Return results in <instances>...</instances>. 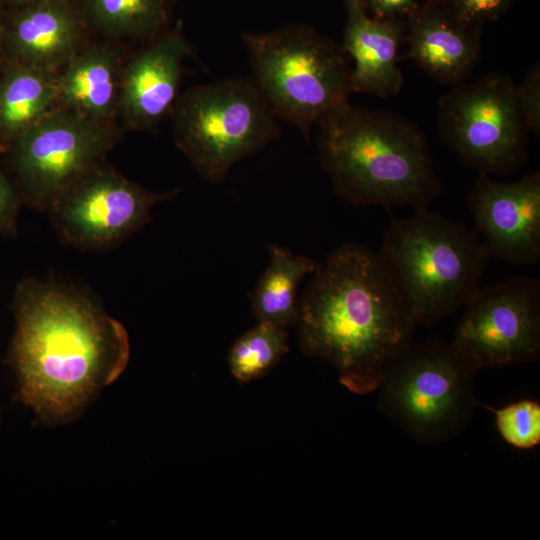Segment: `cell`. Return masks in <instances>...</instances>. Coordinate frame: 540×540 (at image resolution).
<instances>
[{
  "label": "cell",
  "instance_id": "6da1fadb",
  "mask_svg": "<svg viewBox=\"0 0 540 540\" xmlns=\"http://www.w3.org/2000/svg\"><path fill=\"white\" fill-rule=\"evenodd\" d=\"M12 310L9 362L20 400L39 417L68 419L125 370L126 329L75 288L25 278Z\"/></svg>",
  "mask_w": 540,
  "mask_h": 540
},
{
  "label": "cell",
  "instance_id": "7a4b0ae2",
  "mask_svg": "<svg viewBox=\"0 0 540 540\" xmlns=\"http://www.w3.org/2000/svg\"><path fill=\"white\" fill-rule=\"evenodd\" d=\"M296 326L303 353L329 361L357 395L376 391L416 327L377 254L354 242L335 248L312 274Z\"/></svg>",
  "mask_w": 540,
  "mask_h": 540
},
{
  "label": "cell",
  "instance_id": "3957f363",
  "mask_svg": "<svg viewBox=\"0 0 540 540\" xmlns=\"http://www.w3.org/2000/svg\"><path fill=\"white\" fill-rule=\"evenodd\" d=\"M317 126L320 164L349 203L415 210L441 194L428 139L403 115L348 102Z\"/></svg>",
  "mask_w": 540,
  "mask_h": 540
},
{
  "label": "cell",
  "instance_id": "277c9868",
  "mask_svg": "<svg viewBox=\"0 0 540 540\" xmlns=\"http://www.w3.org/2000/svg\"><path fill=\"white\" fill-rule=\"evenodd\" d=\"M376 254L415 325L425 327L463 307L491 258L475 229L427 208L393 219Z\"/></svg>",
  "mask_w": 540,
  "mask_h": 540
},
{
  "label": "cell",
  "instance_id": "5b68a950",
  "mask_svg": "<svg viewBox=\"0 0 540 540\" xmlns=\"http://www.w3.org/2000/svg\"><path fill=\"white\" fill-rule=\"evenodd\" d=\"M252 79L278 119L309 141L311 129L349 102V62L341 44L305 25L242 35Z\"/></svg>",
  "mask_w": 540,
  "mask_h": 540
},
{
  "label": "cell",
  "instance_id": "8992f818",
  "mask_svg": "<svg viewBox=\"0 0 540 540\" xmlns=\"http://www.w3.org/2000/svg\"><path fill=\"white\" fill-rule=\"evenodd\" d=\"M476 373L452 343L412 342L387 365L376 389L378 407L416 442H449L480 405Z\"/></svg>",
  "mask_w": 540,
  "mask_h": 540
},
{
  "label": "cell",
  "instance_id": "52a82bcc",
  "mask_svg": "<svg viewBox=\"0 0 540 540\" xmlns=\"http://www.w3.org/2000/svg\"><path fill=\"white\" fill-rule=\"evenodd\" d=\"M170 115L176 147L199 176L213 184L223 182L235 163L282 132L251 77L195 86L179 96Z\"/></svg>",
  "mask_w": 540,
  "mask_h": 540
},
{
  "label": "cell",
  "instance_id": "ba28073f",
  "mask_svg": "<svg viewBox=\"0 0 540 540\" xmlns=\"http://www.w3.org/2000/svg\"><path fill=\"white\" fill-rule=\"evenodd\" d=\"M442 141L478 174L506 175L527 161L529 130L507 74L489 72L452 87L438 101Z\"/></svg>",
  "mask_w": 540,
  "mask_h": 540
},
{
  "label": "cell",
  "instance_id": "9c48e42d",
  "mask_svg": "<svg viewBox=\"0 0 540 540\" xmlns=\"http://www.w3.org/2000/svg\"><path fill=\"white\" fill-rule=\"evenodd\" d=\"M115 142L108 123L55 108L7 149L20 195L48 210L73 182L104 162Z\"/></svg>",
  "mask_w": 540,
  "mask_h": 540
},
{
  "label": "cell",
  "instance_id": "30bf717a",
  "mask_svg": "<svg viewBox=\"0 0 540 540\" xmlns=\"http://www.w3.org/2000/svg\"><path fill=\"white\" fill-rule=\"evenodd\" d=\"M451 342L475 370L540 357V281L513 277L481 287L463 305Z\"/></svg>",
  "mask_w": 540,
  "mask_h": 540
},
{
  "label": "cell",
  "instance_id": "8fae6325",
  "mask_svg": "<svg viewBox=\"0 0 540 540\" xmlns=\"http://www.w3.org/2000/svg\"><path fill=\"white\" fill-rule=\"evenodd\" d=\"M179 189L152 192L104 162L65 189L47 210L61 241L82 251L114 248L151 219L160 202Z\"/></svg>",
  "mask_w": 540,
  "mask_h": 540
},
{
  "label": "cell",
  "instance_id": "7c38bea8",
  "mask_svg": "<svg viewBox=\"0 0 540 540\" xmlns=\"http://www.w3.org/2000/svg\"><path fill=\"white\" fill-rule=\"evenodd\" d=\"M467 205L490 257L507 263L540 262V172L501 183L479 174Z\"/></svg>",
  "mask_w": 540,
  "mask_h": 540
},
{
  "label": "cell",
  "instance_id": "4fadbf2b",
  "mask_svg": "<svg viewBox=\"0 0 540 540\" xmlns=\"http://www.w3.org/2000/svg\"><path fill=\"white\" fill-rule=\"evenodd\" d=\"M190 53L180 27L163 30L122 69L118 111L127 127L151 130L171 114Z\"/></svg>",
  "mask_w": 540,
  "mask_h": 540
},
{
  "label": "cell",
  "instance_id": "5bb4252c",
  "mask_svg": "<svg viewBox=\"0 0 540 540\" xmlns=\"http://www.w3.org/2000/svg\"><path fill=\"white\" fill-rule=\"evenodd\" d=\"M344 52L354 61L350 92L381 98L396 96L403 85L398 53L405 44L407 24L396 18L370 17L364 0H346Z\"/></svg>",
  "mask_w": 540,
  "mask_h": 540
},
{
  "label": "cell",
  "instance_id": "9a60e30c",
  "mask_svg": "<svg viewBox=\"0 0 540 540\" xmlns=\"http://www.w3.org/2000/svg\"><path fill=\"white\" fill-rule=\"evenodd\" d=\"M82 29L64 1L6 9L3 61L56 72L80 49Z\"/></svg>",
  "mask_w": 540,
  "mask_h": 540
},
{
  "label": "cell",
  "instance_id": "2e32d148",
  "mask_svg": "<svg viewBox=\"0 0 540 540\" xmlns=\"http://www.w3.org/2000/svg\"><path fill=\"white\" fill-rule=\"evenodd\" d=\"M409 17L407 57L440 84L468 81L481 59V27L459 22L432 4Z\"/></svg>",
  "mask_w": 540,
  "mask_h": 540
},
{
  "label": "cell",
  "instance_id": "e0dca14e",
  "mask_svg": "<svg viewBox=\"0 0 540 540\" xmlns=\"http://www.w3.org/2000/svg\"><path fill=\"white\" fill-rule=\"evenodd\" d=\"M122 68L105 45L80 48L59 74L58 107L108 123L118 111Z\"/></svg>",
  "mask_w": 540,
  "mask_h": 540
},
{
  "label": "cell",
  "instance_id": "ac0fdd59",
  "mask_svg": "<svg viewBox=\"0 0 540 540\" xmlns=\"http://www.w3.org/2000/svg\"><path fill=\"white\" fill-rule=\"evenodd\" d=\"M0 68V148L7 150L58 107L59 74L8 61Z\"/></svg>",
  "mask_w": 540,
  "mask_h": 540
},
{
  "label": "cell",
  "instance_id": "d6986e66",
  "mask_svg": "<svg viewBox=\"0 0 540 540\" xmlns=\"http://www.w3.org/2000/svg\"><path fill=\"white\" fill-rule=\"evenodd\" d=\"M268 248L269 263L250 293V304L257 322L288 329L297 323L299 285L307 275L314 274L321 263L295 255L281 246Z\"/></svg>",
  "mask_w": 540,
  "mask_h": 540
},
{
  "label": "cell",
  "instance_id": "ffe728a7",
  "mask_svg": "<svg viewBox=\"0 0 540 540\" xmlns=\"http://www.w3.org/2000/svg\"><path fill=\"white\" fill-rule=\"evenodd\" d=\"M86 11L101 31L114 36H156L168 22L167 0H87Z\"/></svg>",
  "mask_w": 540,
  "mask_h": 540
},
{
  "label": "cell",
  "instance_id": "44dd1931",
  "mask_svg": "<svg viewBox=\"0 0 540 540\" xmlns=\"http://www.w3.org/2000/svg\"><path fill=\"white\" fill-rule=\"evenodd\" d=\"M287 330L269 322H258L242 334L228 354L233 377L239 382H249L271 371L289 352Z\"/></svg>",
  "mask_w": 540,
  "mask_h": 540
},
{
  "label": "cell",
  "instance_id": "7402d4cb",
  "mask_svg": "<svg viewBox=\"0 0 540 540\" xmlns=\"http://www.w3.org/2000/svg\"><path fill=\"white\" fill-rule=\"evenodd\" d=\"M495 414V425L502 439L518 449H532L540 443V404L523 399L499 409L485 406Z\"/></svg>",
  "mask_w": 540,
  "mask_h": 540
},
{
  "label": "cell",
  "instance_id": "603a6c76",
  "mask_svg": "<svg viewBox=\"0 0 540 540\" xmlns=\"http://www.w3.org/2000/svg\"><path fill=\"white\" fill-rule=\"evenodd\" d=\"M517 103L529 132L540 133V65L534 63L516 84Z\"/></svg>",
  "mask_w": 540,
  "mask_h": 540
},
{
  "label": "cell",
  "instance_id": "cb8c5ba5",
  "mask_svg": "<svg viewBox=\"0 0 540 540\" xmlns=\"http://www.w3.org/2000/svg\"><path fill=\"white\" fill-rule=\"evenodd\" d=\"M511 0H447L444 9L464 24L481 27L486 20L496 19Z\"/></svg>",
  "mask_w": 540,
  "mask_h": 540
},
{
  "label": "cell",
  "instance_id": "d4e9b609",
  "mask_svg": "<svg viewBox=\"0 0 540 540\" xmlns=\"http://www.w3.org/2000/svg\"><path fill=\"white\" fill-rule=\"evenodd\" d=\"M21 195L15 184L0 170V233L14 236Z\"/></svg>",
  "mask_w": 540,
  "mask_h": 540
},
{
  "label": "cell",
  "instance_id": "484cf974",
  "mask_svg": "<svg viewBox=\"0 0 540 540\" xmlns=\"http://www.w3.org/2000/svg\"><path fill=\"white\" fill-rule=\"evenodd\" d=\"M376 19L395 18L396 15L408 14L414 12V0H367Z\"/></svg>",
  "mask_w": 540,
  "mask_h": 540
},
{
  "label": "cell",
  "instance_id": "4316f807",
  "mask_svg": "<svg viewBox=\"0 0 540 540\" xmlns=\"http://www.w3.org/2000/svg\"><path fill=\"white\" fill-rule=\"evenodd\" d=\"M63 1V0H1L6 9L21 7L38 2Z\"/></svg>",
  "mask_w": 540,
  "mask_h": 540
},
{
  "label": "cell",
  "instance_id": "83f0119b",
  "mask_svg": "<svg viewBox=\"0 0 540 540\" xmlns=\"http://www.w3.org/2000/svg\"><path fill=\"white\" fill-rule=\"evenodd\" d=\"M6 8L0 0V65L3 62V36Z\"/></svg>",
  "mask_w": 540,
  "mask_h": 540
},
{
  "label": "cell",
  "instance_id": "f1b7e54d",
  "mask_svg": "<svg viewBox=\"0 0 540 540\" xmlns=\"http://www.w3.org/2000/svg\"><path fill=\"white\" fill-rule=\"evenodd\" d=\"M0 422H1V412H0Z\"/></svg>",
  "mask_w": 540,
  "mask_h": 540
}]
</instances>
